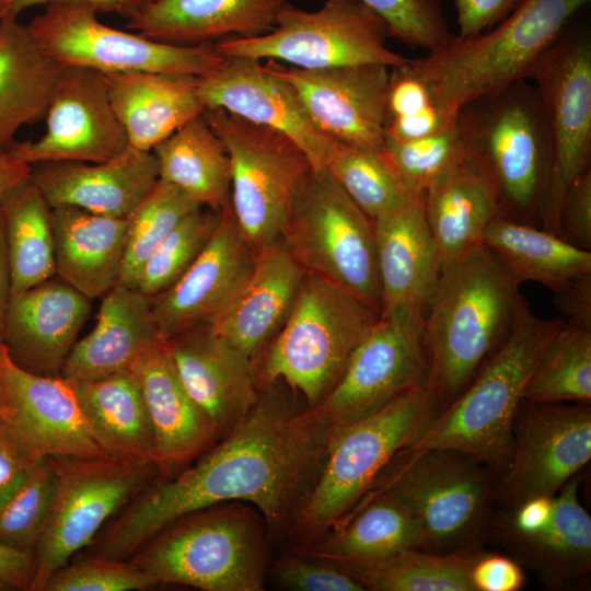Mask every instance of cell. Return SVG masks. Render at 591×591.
<instances>
[{
  "label": "cell",
  "instance_id": "cell-1",
  "mask_svg": "<svg viewBox=\"0 0 591 591\" xmlns=\"http://www.w3.org/2000/svg\"><path fill=\"white\" fill-rule=\"evenodd\" d=\"M329 421L260 387L247 414L170 480L149 484L113 521L96 555L127 559L178 518L224 502H250L267 526L288 532L322 467Z\"/></svg>",
  "mask_w": 591,
  "mask_h": 591
},
{
  "label": "cell",
  "instance_id": "cell-2",
  "mask_svg": "<svg viewBox=\"0 0 591 591\" xmlns=\"http://www.w3.org/2000/svg\"><path fill=\"white\" fill-rule=\"evenodd\" d=\"M520 285L485 245L442 266L424 320L427 385L442 408L461 394L509 332Z\"/></svg>",
  "mask_w": 591,
  "mask_h": 591
},
{
  "label": "cell",
  "instance_id": "cell-3",
  "mask_svg": "<svg viewBox=\"0 0 591 591\" xmlns=\"http://www.w3.org/2000/svg\"><path fill=\"white\" fill-rule=\"evenodd\" d=\"M500 474L479 457L457 449L403 448L361 499L386 498L406 511L422 532L425 551L476 553L488 544Z\"/></svg>",
  "mask_w": 591,
  "mask_h": 591
},
{
  "label": "cell",
  "instance_id": "cell-4",
  "mask_svg": "<svg viewBox=\"0 0 591 591\" xmlns=\"http://www.w3.org/2000/svg\"><path fill=\"white\" fill-rule=\"evenodd\" d=\"M564 322L537 316L520 294L505 338L461 394L406 448L457 449L502 472L512 450L513 415L546 344Z\"/></svg>",
  "mask_w": 591,
  "mask_h": 591
},
{
  "label": "cell",
  "instance_id": "cell-5",
  "mask_svg": "<svg viewBox=\"0 0 591 591\" xmlns=\"http://www.w3.org/2000/svg\"><path fill=\"white\" fill-rule=\"evenodd\" d=\"M467 159L494 188L500 216L541 224L553 143L547 113L535 85L513 82L459 111Z\"/></svg>",
  "mask_w": 591,
  "mask_h": 591
},
{
  "label": "cell",
  "instance_id": "cell-6",
  "mask_svg": "<svg viewBox=\"0 0 591 591\" xmlns=\"http://www.w3.org/2000/svg\"><path fill=\"white\" fill-rule=\"evenodd\" d=\"M591 0H518L491 31L459 37L409 60L450 116L473 100L528 80L540 58Z\"/></svg>",
  "mask_w": 591,
  "mask_h": 591
},
{
  "label": "cell",
  "instance_id": "cell-7",
  "mask_svg": "<svg viewBox=\"0 0 591 591\" xmlns=\"http://www.w3.org/2000/svg\"><path fill=\"white\" fill-rule=\"evenodd\" d=\"M441 409L437 394L420 385L362 419L332 425L320 473L288 530L296 549L346 517L385 464L412 445Z\"/></svg>",
  "mask_w": 591,
  "mask_h": 591
},
{
  "label": "cell",
  "instance_id": "cell-8",
  "mask_svg": "<svg viewBox=\"0 0 591 591\" xmlns=\"http://www.w3.org/2000/svg\"><path fill=\"white\" fill-rule=\"evenodd\" d=\"M262 521L236 501L210 506L178 518L129 558L157 584L262 591L267 556Z\"/></svg>",
  "mask_w": 591,
  "mask_h": 591
},
{
  "label": "cell",
  "instance_id": "cell-9",
  "mask_svg": "<svg viewBox=\"0 0 591 591\" xmlns=\"http://www.w3.org/2000/svg\"><path fill=\"white\" fill-rule=\"evenodd\" d=\"M379 315L359 299L304 274L280 329L254 359L259 389L282 381L314 408L343 375L350 355Z\"/></svg>",
  "mask_w": 591,
  "mask_h": 591
},
{
  "label": "cell",
  "instance_id": "cell-10",
  "mask_svg": "<svg viewBox=\"0 0 591 591\" xmlns=\"http://www.w3.org/2000/svg\"><path fill=\"white\" fill-rule=\"evenodd\" d=\"M280 237L304 274L340 287L380 316L382 294L373 221L327 169L311 172Z\"/></svg>",
  "mask_w": 591,
  "mask_h": 591
},
{
  "label": "cell",
  "instance_id": "cell-11",
  "mask_svg": "<svg viewBox=\"0 0 591 591\" xmlns=\"http://www.w3.org/2000/svg\"><path fill=\"white\" fill-rule=\"evenodd\" d=\"M202 115L228 152L232 212L257 254L280 237L291 206L314 169L305 152L280 131L221 108L205 109Z\"/></svg>",
  "mask_w": 591,
  "mask_h": 591
},
{
  "label": "cell",
  "instance_id": "cell-12",
  "mask_svg": "<svg viewBox=\"0 0 591 591\" xmlns=\"http://www.w3.org/2000/svg\"><path fill=\"white\" fill-rule=\"evenodd\" d=\"M389 36L383 19L360 0H325L315 11L286 3L268 33L215 45L223 57L283 61L305 70L405 65L408 59L389 48Z\"/></svg>",
  "mask_w": 591,
  "mask_h": 591
},
{
  "label": "cell",
  "instance_id": "cell-13",
  "mask_svg": "<svg viewBox=\"0 0 591 591\" xmlns=\"http://www.w3.org/2000/svg\"><path fill=\"white\" fill-rule=\"evenodd\" d=\"M97 9L79 0H56L27 23L43 50L60 66L103 73L148 71L202 77L224 57L213 44L174 45L103 24Z\"/></svg>",
  "mask_w": 591,
  "mask_h": 591
},
{
  "label": "cell",
  "instance_id": "cell-14",
  "mask_svg": "<svg viewBox=\"0 0 591 591\" xmlns=\"http://www.w3.org/2000/svg\"><path fill=\"white\" fill-rule=\"evenodd\" d=\"M56 468L51 502L34 553L30 591H44L50 576L128 505L159 473L154 463L109 456H50Z\"/></svg>",
  "mask_w": 591,
  "mask_h": 591
},
{
  "label": "cell",
  "instance_id": "cell-15",
  "mask_svg": "<svg viewBox=\"0 0 591 591\" xmlns=\"http://www.w3.org/2000/svg\"><path fill=\"white\" fill-rule=\"evenodd\" d=\"M512 450L494 497L496 510L555 496L591 460V403L522 399L512 418Z\"/></svg>",
  "mask_w": 591,
  "mask_h": 591
},
{
  "label": "cell",
  "instance_id": "cell-16",
  "mask_svg": "<svg viewBox=\"0 0 591 591\" xmlns=\"http://www.w3.org/2000/svg\"><path fill=\"white\" fill-rule=\"evenodd\" d=\"M528 80L544 102L553 143V166L541 225L558 235V216L569 184L591 158V36L567 27L540 58Z\"/></svg>",
  "mask_w": 591,
  "mask_h": 591
},
{
  "label": "cell",
  "instance_id": "cell-17",
  "mask_svg": "<svg viewBox=\"0 0 591 591\" xmlns=\"http://www.w3.org/2000/svg\"><path fill=\"white\" fill-rule=\"evenodd\" d=\"M428 372L424 320L379 316L356 345L337 384L315 408L331 425L357 421L427 385Z\"/></svg>",
  "mask_w": 591,
  "mask_h": 591
},
{
  "label": "cell",
  "instance_id": "cell-18",
  "mask_svg": "<svg viewBox=\"0 0 591 591\" xmlns=\"http://www.w3.org/2000/svg\"><path fill=\"white\" fill-rule=\"evenodd\" d=\"M37 140H16L8 150L30 164L107 161L129 147L108 96L103 72L62 66Z\"/></svg>",
  "mask_w": 591,
  "mask_h": 591
},
{
  "label": "cell",
  "instance_id": "cell-19",
  "mask_svg": "<svg viewBox=\"0 0 591 591\" xmlns=\"http://www.w3.org/2000/svg\"><path fill=\"white\" fill-rule=\"evenodd\" d=\"M0 419L40 457L109 456L96 440L72 382L25 370L2 340Z\"/></svg>",
  "mask_w": 591,
  "mask_h": 591
},
{
  "label": "cell",
  "instance_id": "cell-20",
  "mask_svg": "<svg viewBox=\"0 0 591 591\" xmlns=\"http://www.w3.org/2000/svg\"><path fill=\"white\" fill-rule=\"evenodd\" d=\"M197 88L205 109L221 108L280 131L305 152L314 170L326 169L339 146L320 131L296 89L258 59L224 57L198 77Z\"/></svg>",
  "mask_w": 591,
  "mask_h": 591
},
{
  "label": "cell",
  "instance_id": "cell-21",
  "mask_svg": "<svg viewBox=\"0 0 591 591\" xmlns=\"http://www.w3.org/2000/svg\"><path fill=\"white\" fill-rule=\"evenodd\" d=\"M267 63L296 89L322 134L343 146L382 151L391 68L367 63L305 70Z\"/></svg>",
  "mask_w": 591,
  "mask_h": 591
},
{
  "label": "cell",
  "instance_id": "cell-22",
  "mask_svg": "<svg viewBox=\"0 0 591 591\" xmlns=\"http://www.w3.org/2000/svg\"><path fill=\"white\" fill-rule=\"evenodd\" d=\"M254 259L255 254L237 225L229 200L197 259L173 286L150 298L163 340L209 324L243 283Z\"/></svg>",
  "mask_w": 591,
  "mask_h": 591
},
{
  "label": "cell",
  "instance_id": "cell-23",
  "mask_svg": "<svg viewBox=\"0 0 591 591\" xmlns=\"http://www.w3.org/2000/svg\"><path fill=\"white\" fill-rule=\"evenodd\" d=\"M166 343L185 390L220 439L258 398L254 358L213 332L209 324L188 328Z\"/></svg>",
  "mask_w": 591,
  "mask_h": 591
},
{
  "label": "cell",
  "instance_id": "cell-24",
  "mask_svg": "<svg viewBox=\"0 0 591 591\" xmlns=\"http://www.w3.org/2000/svg\"><path fill=\"white\" fill-rule=\"evenodd\" d=\"M581 477L572 476L554 497L546 526L520 532L494 510L488 543L500 545L523 568L531 570L549 590H586L591 575V517L578 496Z\"/></svg>",
  "mask_w": 591,
  "mask_h": 591
},
{
  "label": "cell",
  "instance_id": "cell-25",
  "mask_svg": "<svg viewBox=\"0 0 591 591\" xmlns=\"http://www.w3.org/2000/svg\"><path fill=\"white\" fill-rule=\"evenodd\" d=\"M422 196L373 220L382 317L425 320L436 291L442 264Z\"/></svg>",
  "mask_w": 591,
  "mask_h": 591
},
{
  "label": "cell",
  "instance_id": "cell-26",
  "mask_svg": "<svg viewBox=\"0 0 591 591\" xmlns=\"http://www.w3.org/2000/svg\"><path fill=\"white\" fill-rule=\"evenodd\" d=\"M90 309L91 299L54 276L11 298L2 341L25 370L60 375Z\"/></svg>",
  "mask_w": 591,
  "mask_h": 591
},
{
  "label": "cell",
  "instance_id": "cell-27",
  "mask_svg": "<svg viewBox=\"0 0 591 591\" xmlns=\"http://www.w3.org/2000/svg\"><path fill=\"white\" fill-rule=\"evenodd\" d=\"M31 178L51 207L76 206L108 217H128L159 181L152 151L128 147L103 162H44Z\"/></svg>",
  "mask_w": 591,
  "mask_h": 591
},
{
  "label": "cell",
  "instance_id": "cell-28",
  "mask_svg": "<svg viewBox=\"0 0 591 591\" xmlns=\"http://www.w3.org/2000/svg\"><path fill=\"white\" fill-rule=\"evenodd\" d=\"M131 370L138 376L151 422L153 463L160 474L171 476L212 447L219 436L185 390L166 341L146 354Z\"/></svg>",
  "mask_w": 591,
  "mask_h": 591
},
{
  "label": "cell",
  "instance_id": "cell-29",
  "mask_svg": "<svg viewBox=\"0 0 591 591\" xmlns=\"http://www.w3.org/2000/svg\"><path fill=\"white\" fill-rule=\"evenodd\" d=\"M303 276L279 237L255 254L250 274L209 326L255 359L285 323Z\"/></svg>",
  "mask_w": 591,
  "mask_h": 591
},
{
  "label": "cell",
  "instance_id": "cell-30",
  "mask_svg": "<svg viewBox=\"0 0 591 591\" xmlns=\"http://www.w3.org/2000/svg\"><path fill=\"white\" fill-rule=\"evenodd\" d=\"M96 324L77 340L61 374L70 381H91L131 370L163 344L151 299L135 288L113 287L102 298Z\"/></svg>",
  "mask_w": 591,
  "mask_h": 591
},
{
  "label": "cell",
  "instance_id": "cell-31",
  "mask_svg": "<svg viewBox=\"0 0 591 591\" xmlns=\"http://www.w3.org/2000/svg\"><path fill=\"white\" fill-rule=\"evenodd\" d=\"M287 0H154L127 30L174 45L213 44L268 33Z\"/></svg>",
  "mask_w": 591,
  "mask_h": 591
},
{
  "label": "cell",
  "instance_id": "cell-32",
  "mask_svg": "<svg viewBox=\"0 0 591 591\" xmlns=\"http://www.w3.org/2000/svg\"><path fill=\"white\" fill-rule=\"evenodd\" d=\"M56 276L89 299L117 285L127 243V217L96 215L76 206L51 207Z\"/></svg>",
  "mask_w": 591,
  "mask_h": 591
},
{
  "label": "cell",
  "instance_id": "cell-33",
  "mask_svg": "<svg viewBox=\"0 0 591 591\" xmlns=\"http://www.w3.org/2000/svg\"><path fill=\"white\" fill-rule=\"evenodd\" d=\"M104 74L113 109L135 149L152 151L205 111L198 77L148 71Z\"/></svg>",
  "mask_w": 591,
  "mask_h": 591
},
{
  "label": "cell",
  "instance_id": "cell-34",
  "mask_svg": "<svg viewBox=\"0 0 591 591\" xmlns=\"http://www.w3.org/2000/svg\"><path fill=\"white\" fill-rule=\"evenodd\" d=\"M422 200L442 266L484 247V233L500 215L494 188L467 158L430 185Z\"/></svg>",
  "mask_w": 591,
  "mask_h": 591
},
{
  "label": "cell",
  "instance_id": "cell-35",
  "mask_svg": "<svg viewBox=\"0 0 591 591\" xmlns=\"http://www.w3.org/2000/svg\"><path fill=\"white\" fill-rule=\"evenodd\" d=\"M61 67L27 24L0 19V151L10 149L23 126L45 118Z\"/></svg>",
  "mask_w": 591,
  "mask_h": 591
},
{
  "label": "cell",
  "instance_id": "cell-36",
  "mask_svg": "<svg viewBox=\"0 0 591 591\" xmlns=\"http://www.w3.org/2000/svg\"><path fill=\"white\" fill-rule=\"evenodd\" d=\"M71 382L96 440L111 457L153 463L151 422L132 370L99 380Z\"/></svg>",
  "mask_w": 591,
  "mask_h": 591
},
{
  "label": "cell",
  "instance_id": "cell-37",
  "mask_svg": "<svg viewBox=\"0 0 591 591\" xmlns=\"http://www.w3.org/2000/svg\"><path fill=\"white\" fill-rule=\"evenodd\" d=\"M407 548L424 549L418 523L393 501L361 499L338 523L297 552L334 563H368Z\"/></svg>",
  "mask_w": 591,
  "mask_h": 591
},
{
  "label": "cell",
  "instance_id": "cell-38",
  "mask_svg": "<svg viewBox=\"0 0 591 591\" xmlns=\"http://www.w3.org/2000/svg\"><path fill=\"white\" fill-rule=\"evenodd\" d=\"M159 179L172 184L204 208L220 211L230 200L228 152L202 114L152 149Z\"/></svg>",
  "mask_w": 591,
  "mask_h": 591
},
{
  "label": "cell",
  "instance_id": "cell-39",
  "mask_svg": "<svg viewBox=\"0 0 591 591\" xmlns=\"http://www.w3.org/2000/svg\"><path fill=\"white\" fill-rule=\"evenodd\" d=\"M484 245L520 280L555 291L572 278L591 273V252L534 224L497 216L487 227Z\"/></svg>",
  "mask_w": 591,
  "mask_h": 591
},
{
  "label": "cell",
  "instance_id": "cell-40",
  "mask_svg": "<svg viewBox=\"0 0 591 591\" xmlns=\"http://www.w3.org/2000/svg\"><path fill=\"white\" fill-rule=\"evenodd\" d=\"M0 212L13 297L56 276L51 206L30 177L0 198Z\"/></svg>",
  "mask_w": 591,
  "mask_h": 591
},
{
  "label": "cell",
  "instance_id": "cell-41",
  "mask_svg": "<svg viewBox=\"0 0 591 591\" xmlns=\"http://www.w3.org/2000/svg\"><path fill=\"white\" fill-rule=\"evenodd\" d=\"M484 551L440 554L407 548L374 561L335 564L366 591H475L471 568Z\"/></svg>",
  "mask_w": 591,
  "mask_h": 591
},
{
  "label": "cell",
  "instance_id": "cell-42",
  "mask_svg": "<svg viewBox=\"0 0 591 591\" xmlns=\"http://www.w3.org/2000/svg\"><path fill=\"white\" fill-rule=\"evenodd\" d=\"M523 398L591 403L590 329L565 320L546 344Z\"/></svg>",
  "mask_w": 591,
  "mask_h": 591
},
{
  "label": "cell",
  "instance_id": "cell-43",
  "mask_svg": "<svg viewBox=\"0 0 591 591\" xmlns=\"http://www.w3.org/2000/svg\"><path fill=\"white\" fill-rule=\"evenodd\" d=\"M201 207L178 187L159 179L127 217L126 251L117 285L136 289L155 247L184 217Z\"/></svg>",
  "mask_w": 591,
  "mask_h": 591
},
{
  "label": "cell",
  "instance_id": "cell-44",
  "mask_svg": "<svg viewBox=\"0 0 591 591\" xmlns=\"http://www.w3.org/2000/svg\"><path fill=\"white\" fill-rule=\"evenodd\" d=\"M326 169L372 221L419 196L406 188L380 152L339 144Z\"/></svg>",
  "mask_w": 591,
  "mask_h": 591
},
{
  "label": "cell",
  "instance_id": "cell-45",
  "mask_svg": "<svg viewBox=\"0 0 591 591\" xmlns=\"http://www.w3.org/2000/svg\"><path fill=\"white\" fill-rule=\"evenodd\" d=\"M406 188L420 195L467 158L459 113L441 130L414 140L385 137L380 152Z\"/></svg>",
  "mask_w": 591,
  "mask_h": 591
},
{
  "label": "cell",
  "instance_id": "cell-46",
  "mask_svg": "<svg viewBox=\"0 0 591 591\" xmlns=\"http://www.w3.org/2000/svg\"><path fill=\"white\" fill-rule=\"evenodd\" d=\"M221 210H194L184 217L144 263L136 289L152 298L173 286L197 259L211 239Z\"/></svg>",
  "mask_w": 591,
  "mask_h": 591
},
{
  "label": "cell",
  "instance_id": "cell-47",
  "mask_svg": "<svg viewBox=\"0 0 591 591\" xmlns=\"http://www.w3.org/2000/svg\"><path fill=\"white\" fill-rule=\"evenodd\" d=\"M50 456L39 461L23 483L0 503V544L34 556L55 489Z\"/></svg>",
  "mask_w": 591,
  "mask_h": 591
},
{
  "label": "cell",
  "instance_id": "cell-48",
  "mask_svg": "<svg viewBox=\"0 0 591 591\" xmlns=\"http://www.w3.org/2000/svg\"><path fill=\"white\" fill-rule=\"evenodd\" d=\"M386 23L390 36L413 47L436 50L450 32L440 0H360Z\"/></svg>",
  "mask_w": 591,
  "mask_h": 591
},
{
  "label": "cell",
  "instance_id": "cell-49",
  "mask_svg": "<svg viewBox=\"0 0 591 591\" xmlns=\"http://www.w3.org/2000/svg\"><path fill=\"white\" fill-rule=\"evenodd\" d=\"M154 586L157 582L131 560L95 555L65 564L50 576L44 591H130Z\"/></svg>",
  "mask_w": 591,
  "mask_h": 591
},
{
  "label": "cell",
  "instance_id": "cell-50",
  "mask_svg": "<svg viewBox=\"0 0 591 591\" xmlns=\"http://www.w3.org/2000/svg\"><path fill=\"white\" fill-rule=\"evenodd\" d=\"M280 586L296 591H366L337 564L300 552L283 555L275 565Z\"/></svg>",
  "mask_w": 591,
  "mask_h": 591
},
{
  "label": "cell",
  "instance_id": "cell-51",
  "mask_svg": "<svg viewBox=\"0 0 591 591\" xmlns=\"http://www.w3.org/2000/svg\"><path fill=\"white\" fill-rule=\"evenodd\" d=\"M558 235L591 251V170L580 173L567 187L559 208Z\"/></svg>",
  "mask_w": 591,
  "mask_h": 591
},
{
  "label": "cell",
  "instance_id": "cell-52",
  "mask_svg": "<svg viewBox=\"0 0 591 591\" xmlns=\"http://www.w3.org/2000/svg\"><path fill=\"white\" fill-rule=\"evenodd\" d=\"M439 106L426 81L408 61L391 68L386 93V121L410 117ZM440 107V106H439Z\"/></svg>",
  "mask_w": 591,
  "mask_h": 591
},
{
  "label": "cell",
  "instance_id": "cell-53",
  "mask_svg": "<svg viewBox=\"0 0 591 591\" xmlns=\"http://www.w3.org/2000/svg\"><path fill=\"white\" fill-rule=\"evenodd\" d=\"M43 459L0 419V503L23 483L30 471Z\"/></svg>",
  "mask_w": 591,
  "mask_h": 591
},
{
  "label": "cell",
  "instance_id": "cell-54",
  "mask_svg": "<svg viewBox=\"0 0 591 591\" xmlns=\"http://www.w3.org/2000/svg\"><path fill=\"white\" fill-rule=\"evenodd\" d=\"M471 580L475 591H519L526 579L512 557L485 549L472 565Z\"/></svg>",
  "mask_w": 591,
  "mask_h": 591
},
{
  "label": "cell",
  "instance_id": "cell-55",
  "mask_svg": "<svg viewBox=\"0 0 591 591\" xmlns=\"http://www.w3.org/2000/svg\"><path fill=\"white\" fill-rule=\"evenodd\" d=\"M518 0H453L459 37H467L494 26L515 5Z\"/></svg>",
  "mask_w": 591,
  "mask_h": 591
},
{
  "label": "cell",
  "instance_id": "cell-56",
  "mask_svg": "<svg viewBox=\"0 0 591 591\" xmlns=\"http://www.w3.org/2000/svg\"><path fill=\"white\" fill-rule=\"evenodd\" d=\"M553 293L555 306L567 321L591 331V273L572 278Z\"/></svg>",
  "mask_w": 591,
  "mask_h": 591
},
{
  "label": "cell",
  "instance_id": "cell-57",
  "mask_svg": "<svg viewBox=\"0 0 591 591\" xmlns=\"http://www.w3.org/2000/svg\"><path fill=\"white\" fill-rule=\"evenodd\" d=\"M554 497H534L524 501L512 511L495 509V513L511 528L520 532H536L546 526L551 521L554 511Z\"/></svg>",
  "mask_w": 591,
  "mask_h": 591
},
{
  "label": "cell",
  "instance_id": "cell-58",
  "mask_svg": "<svg viewBox=\"0 0 591 591\" xmlns=\"http://www.w3.org/2000/svg\"><path fill=\"white\" fill-rule=\"evenodd\" d=\"M34 570L33 555L0 544V584L30 591Z\"/></svg>",
  "mask_w": 591,
  "mask_h": 591
},
{
  "label": "cell",
  "instance_id": "cell-59",
  "mask_svg": "<svg viewBox=\"0 0 591 591\" xmlns=\"http://www.w3.org/2000/svg\"><path fill=\"white\" fill-rule=\"evenodd\" d=\"M7 13L3 18H15L27 8L46 4L56 0H5ZM93 4L100 13H115L129 20L140 13L154 0H79Z\"/></svg>",
  "mask_w": 591,
  "mask_h": 591
},
{
  "label": "cell",
  "instance_id": "cell-60",
  "mask_svg": "<svg viewBox=\"0 0 591 591\" xmlns=\"http://www.w3.org/2000/svg\"><path fill=\"white\" fill-rule=\"evenodd\" d=\"M32 165L8 151H0V198L11 188L31 177Z\"/></svg>",
  "mask_w": 591,
  "mask_h": 591
},
{
  "label": "cell",
  "instance_id": "cell-61",
  "mask_svg": "<svg viewBox=\"0 0 591 591\" xmlns=\"http://www.w3.org/2000/svg\"><path fill=\"white\" fill-rule=\"evenodd\" d=\"M12 298L11 276L7 252L3 220L0 212V340H2L8 309Z\"/></svg>",
  "mask_w": 591,
  "mask_h": 591
},
{
  "label": "cell",
  "instance_id": "cell-62",
  "mask_svg": "<svg viewBox=\"0 0 591 591\" xmlns=\"http://www.w3.org/2000/svg\"><path fill=\"white\" fill-rule=\"evenodd\" d=\"M7 13V1L0 0V19L3 18Z\"/></svg>",
  "mask_w": 591,
  "mask_h": 591
},
{
  "label": "cell",
  "instance_id": "cell-63",
  "mask_svg": "<svg viewBox=\"0 0 591 591\" xmlns=\"http://www.w3.org/2000/svg\"><path fill=\"white\" fill-rule=\"evenodd\" d=\"M0 587H3L2 584H0Z\"/></svg>",
  "mask_w": 591,
  "mask_h": 591
}]
</instances>
